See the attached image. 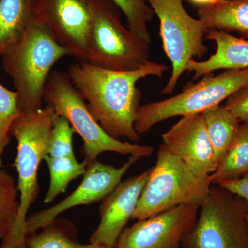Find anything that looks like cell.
I'll list each match as a JSON object with an SVG mask.
<instances>
[{
	"label": "cell",
	"mask_w": 248,
	"mask_h": 248,
	"mask_svg": "<svg viewBox=\"0 0 248 248\" xmlns=\"http://www.w3.org/2000/svg\"><path fill=\"white\" fill-rule=\"evenodd\" d=\"M169 69L167 65L153 61L131 71H111L79 62L69 66L68 73L102 128L112 138L135 143L141 138L135 128L141 99L137 84L148 76L162 78Z\"/></svg>",
	"instance_id": "cell-1"
},
{
	"label": "cell",
	"mask_w": 248,
	"mask_h": 248,
	"mask_svg": "<svg viewBox=\"0 0 248 248\" xmlns=\"http://www.w3.org/2000/svg\"><path fill=\"white\" fill-rule=\"evenodd\" d=\"M66 56H71L70 52L35 16L25 32L3 54V68L12 79L22 112L42 108L44 91L52 68Z\"/></svg>",
	"instance_id": "cell-2"
},
{
	"label": "cell",
	"mask_w": 248,
	"mask_h": 248,
	"mask_svg": "<svg viewBox=\"0 0 248 248\" xmlns=\"http://www.w3.org/2000/svg\"><path fill=\"white\" fill-rule=\"evenodd\" d=\"M211 186L209 175L192 169L162 143L132 219H145L179 205L200 207Z\"/></svg>",
	"instance_id": "cell-3"
},
{
	"label": "cell",
	"mask_w": 248,
	"mask_h": 248,
	"mask_svg": "<svg viewBox=\"0 0 248 248\" xmlns=\"http://www.w3.org/2000/svg\"><path fill=\"white\" fill-rule=\"evenodd\" d=\"M43 101L51 104L57 115L65 117L82 139L81 153L87 167L98 161V156L104 152L143 158L151 156L154 151L153 147L122 141L108 135L93 117L68 73L51 72L44 91Z\"/></svg>",
	"instance_id": "cell-4"
},
{
	"label": "cell",
	"mask_w": 248,
	"mask_h": 248,
	"mask_svg": "<svg viewBox=\"0 0 248 248\" xmlns=\"http://www.w3.org/2000/svg\"><path fill=\"white\" fill-rule=\"evenodd\" d=\"M111 0H94L87 62L115 71H131L151 63L150 44L125 27Z\"/></svg>",
	"instance_id": "cell-5"
},
{
	"label": "cell",
	"mask_w": 248,
	"mask_h": 248,
	"mask_svg": "<svg viewBox=\"0 0 248 248\" xmlns=\"http://www.w3.org/2000/svg\"><path fill=\"white\" fill-rule=\"evenodd\" d=\"M248 85V68L223 70L204 76L197 84H189L174 97L140 106L135 128L140 135L148 133L160 122L172 117L202 114Z\"/></svg>",
	"instance_id": "cell-6"
},
{
	"label": "cell",
	"mask_w": 248,
	"mask_h": 248,
	"mask_svg": "<svg viewBox=\"0 0 248 248\" xmlns=\"http://www.w3.org/2000/svg\"><path fill=\"white\" fill-rule=\"evenodd\" d=\"M248 203L218 185H212L182 248H248Z\"/></svg>",
	"instance_id": "cell-7"
},
{
	"label": "cell",
	"mask_w": 248,
	"mask_h": 248,
	"mask_svg": "<svg viewBox=\"0 0 248 248\" xmlns=\"http://www.w3.org/2000/svg\"><path fill=\"white\" fill-rule=\"evenodd\" d=\"M57 116L51 104L35 112H23L11 128L17 143L16 166L19 194V213L14 225L25 226L27 214L39 195L37 181L41 161L48 155L53 121Z\"/></svg>",
	"instance_id": "cell-8"
},
{
	"label": "cell",
	"mask_w": 248,
	"mask_h": 248,
	"mask_svg": "<svg viewBox=\"0 0 248 248\" xmlns=\"http://www.w3.org/2000/svg\"><path fill=\"white\" fill-rule=\"evenodd\" d=\"M147 1L159 19L163 48L172 64L170 78L161 91L168 95L174 92L188 62L208 53L204 37L208 29L202 20L187 12L183 0Z\"/></svg>",
	"instance_id": "cell-9"
},
{
	"label": "cell",
	"mask_w": 248,
	"mask_h": 248,
	"mask_svg": "<svg viewBox=\"0 0 248 248\" xmlns=\"http://www.w3.org/2000/svg\"><path fill=\"white\" fill-rule=\"evenodd\" d=\"M94 0H35V16L60 45L87 62Z\"/></svg>",
	"instance_id": "cell-10"
},
{
	"label": "cell",
	"mask_w": 248,
	"mask_h": 248,
	"mask_svg": "<svg viewBox=\"0 0 248 248\" xmlns=\"http://www.w3.org/2000/svg\"><path fill=\"white\" fill-rule=\"evenodd\" d=\"M141 157L132 155L120 168L102 164L97 161L88 166L82 182L74 192L60 203L37 212L27 217V234L40 231L57 219L59 215L79 205H88L103 201L122 182V178Z\"/></svg>",
	"instance_id": "cell-11"
},
{
	"label": "cell",
	"mask_w": 248,
	"mask_h": 248,
	"mask_svg": "<svg viewBox=\"0 0 248 248\" xmlns=\"http://www.w3.org/2000/svg\"><path fill=\"white\" fill-rule=\"evenodd\" d=\"M200 206L179 205L155 216L139 220L121 234L115 248H182L192 229Z\"/></svg>",
	"instance_id": "cell-12"
},
{
	"label": "cell",
	"mask_w": 248,
	"mask_h": 248,
	"mask_svg": "<svg viewBox=\"0 0 248 248\" xmlns=\"http://www.w3.org/2000/svg\"><path fill=\"white\" fill-rule=\"evenodd\" d=\"M151 169L121 182L102 201L101 220L90 242L115 248L128 222L132 219Z\"/></svg>",
	"instance_id": "cell-13"
},
{
	"label": "cell",
	"mask_w": 248,
	"mask_h": 248,
	"mask_svg": "<svg viewBox=\"0 0 248 248\" xmlns=\"http://www.w3.org/2000/svg\"><path fill=\"white\" fill-rule=\"evenodd\" d=\"M163 144L192 169L210 175L217 169L203 113L182 117L162 135Z\"/></svg>",
	"instance_id": "cell-14"
},
{
	"label": "cell",
	"mask_w": 248,
	"mask_h": 248,
	"mask_svg": "<svg viewBox=\"0 0 248 248\" xmlns=\"http://www.w3.org/2000/svg\"><path fill=\"white\" fill-rule=\"evenodd\" d=\"M205 40L216 44V52L203 61L192 59L188 62L186 71L194 73V79L219 70L248 68V40L217 30H208Z\"/></svg>",
	"instance_id": "cell-15"
},
{
	"label": "cell",
	"mask_w": 248,
	"mask_h": 248,
	"mask_svg": "<svg viewBox=\"0 0 248 248\" xmlns=\"http://www.w3.org/2000/svg\"><path fill=\"white\" fill-rule=\"evenodd\" d=\"M197 15L208 30L236 32L248 40V0H221L198 8Z\"/></svg>",
	"instance_id": "cell-16"
},
{
	"label": "cell",
	"mask_w": 248,
	"mask_h": 248,
	"mask_svg": "<svg viewBox=\"0 0 248 248\" xmlns=\"http://www.w3.org/2000/svg\"><path fill=\"white\" fill-rule=\"evenodd\" d=\"M35 16V0H0V60Z\"/></svg>",
	"instance_id": "cell-17"
},
{
	"label": "cell",
	"mask_w": 248,
	"mask_h": 248,
	"mask_svg": "<svg viewBox=\"0 0 248 248\" xmlns=\"http://www.w3.org/2000/svg\"><path fill=\"white\" fill-rule=\"evenodd\" d=\"M217 167L229 150L241 121L221 104L203 112Z\"/></svg>",
	"instance_id": "cell-18"
},
{
	"label": "cell",
	"mask_w": 248,
	"mask_h": 248,
	"mask_svg": "<svg viewBox=\"0 0 248 248\" xmlns=\"http://www.w3.org/2000/svg\"><path fill=\"white\" fill-rule=\"evenodd\" d=\"M248 174V121L240 124L231 147L216 170L209 175L212 185Z\"/></svg>",
	"instance_id": "cell-19"
},
{
	"label": "cell",
	"mask_w": 248,
	"mask_h": 248,
	"mask_svg": "<svg viewBox=\"0 0 248 248\" xmlns=\"http://www.w3.org/2000/svg\"><path fill=\"white\" fill-rule=\"evenodd\" d=\"M48 166L50 183L45 203H49L64 193L70 183L83 176L87 166L84 161L78 162L76 157H52L46 155L44 159Z\"/></svg>",
	"instance_id": "cell-20"
},
{
	"label": "cell",
	"mask_w": 248,
	"mask_h": 248,
	"mask_svg": "<svg viewBox=\"0 0 248 248\" xmlns=\"http://www.w3.org/2000/svg\"><path fill=\"white\" fill-rule=\"evenodd\" d=\"M27 244L29 248H115L91 242L80 244L57 219L40 231L28 234Z\"/></svg>",
	"instance_id": "cell-21"
},
{
	"label": "cell",
	"mask_w": 248,
	"mask_h": 248,
	"mask_svg": "<svg viewBox=\"0 0 248 248\" xmlns=\"http://www.w3.org/2000/svg\"><path fill=\"white\" fill-rule=\"evenodd\" d=\"M17 182L6 170L0 169V241L11 231L19 213Z\"/></svg>",
	"instance_id": "cell-22"
},
{
	"label": "cell",
	"mask_w": 248,
	"mask_h": 248,
	"mask_svg": "<svg viewBox=\"0 0 248 248\" xmlns=\"http://www.w3.org/2000/svg\"><path fill=\"white\" fill-rule=\"evenodd\" d=\"M126 18L128 28L134 34L151 44L148 24L153 20L154 12L147 0H111Z\"/></svg>",
	"instance_id": "cell-23"
},
{
	"label": "cell",
	"mask_w": 248,
	"mask_h": 248,
	"mask_svg": "<svg viewBox=\"0 0 248 248\" xmlns=\"http://www.w3.org/2000/svg\"><path fill=\"white\" fill-rule=\"evenodd\" d=\"M22 113L19 107L17 93L0 84V164L1 156L11 141L12 124Z\"/></svg>",
	"instance_id": "cell-24"
},
{
	"label": "cell",
	"mask_w": 248,
	"mask_h": 248,
	"mask_svg": "<svg viewBox=\"0 0 248 248\" xmlns=\"http://www.w3.org/2000/svg\"><path fill=\"white\" fill-rule=\"evenodd\" d=\"M76 133L65 117L57 115L53 121L48 148L52 157H76L73 150V135Z\"/></svg>",
	"instance_id": "cell-25"
},
{
	"label": "cell",
	"mask_w": 248,
	"mask_h": 248,
	"mask_svg": "<svg viewBox=\"0 0 248 248\" xmlns=\"http://www.w3.org/2000/svg\"><path fill=\"white\" fill-rule=\"evenodd\" d=\"M223 107L241 122L248 121V85L228 98Z\"/></svg>",
	"instance_id": "cell-26"
},
{
	"label": "cell",
	"mask_w": 248,
	"mask_h": 248,
	"mask_svg": "<svg viewBox=\"0 0 248 248\" xmlns=\"http://www.w3.org/2000/svg\"><path fill=\"white\" fill-rule=\"evenodd\" d=\"M27 236L25 226L14 225L9 233L1 240L0 248H29L27 244Z\"/></svg>",
	"instance_id": "cell-27"
},
{
	"label": "cell",
	"mask_w": 248,
	"mask_h": 248,
	"mask_svg": "<svg viewBox=\"0 0 248 248\" xmlns=\"http://www.w3.org/2000/svg\"><path fill=\"white\" fill-rule=\"evenodd\" d=\"M239 196L248 203V174L236 179H226L217 184Z\"/></svg>",
	"instance_id": "cell-28"
},
{
	"label": "cell",
	"mask_w": 248,
	"mask_h": 248,
	"mask_svg": "<svg viewBox=\"0 0 248 248\" xmlns=\"http://www.w3.org/2000/svg\"><path fill=\"white\" fill-rule=\"evenodd\" d=\"M187 1L191 4L200 8L217 4V3L219 2L221 0H187Z\"/></svg>",
	"instance_id": "cell-29"
},
{
	"label": "cell",
	"mask_w": 248,
	"mask_h": 248,
	"mask_svg": "<svg viewBox=\"0 0 248 248\" xmlns=\"http://www.w3.org/2000/svg\"><path fill=\"white\" fill-rule=\"evenodd\" d=\"M246 219H247V221L248 223V213L246 214Z\"/></svg>",
	"instance_id": "cell-30"
}]
</instances>
